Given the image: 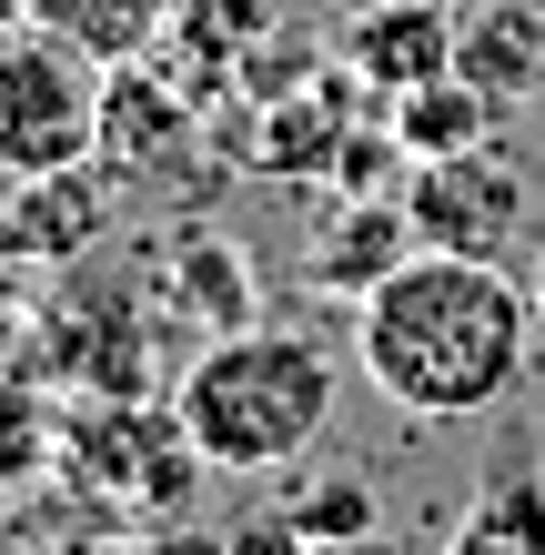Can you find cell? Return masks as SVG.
I'll use <instances>...</instances> for the list:
<instances>
[{"mask_svg": "<svg viewBox=\"0 0 545 555\" xmlns=\"http://www.w3.org/2000/svg\"><path fill=\"white\" fill-rule=\"evenodd\" d=\"M222 555H313V535H303L294 515L273 505V515H243V526L222 535Z\"/></svg>", "mask_w": 545, "mask_h": 555, "instance_id": "obj_18", "label": "cell"}, {"mask_svg": "<svg viewBox=\"0 0 545 555\" xmlns=\"http://www.w3.org/2000/svg\"><path fill=\"white\" fill-rule=\"evenodd\" d=\"M343 112V91H324V102H273L263 112V142H252V162H263V172H334V152H343V132H354V121H334Z\"/></svg>", "mask_w": 545, "mask_h": 555, "instance_id": "obj_17", "label": "cell"}, {"mask_svg": "<svg viewBox=\"0 0 545 555\" xmlns=\"http://www.w3.org/2000/svg\"><path fill=\"white\" fill-rule=\"evenodd\" d=\"M283 515L313 535V555H364V545H374V526H384V495H374V475L324 465V475H294Z\"/></svg>", "mask_w": 545, "mask_h": 555, "instance_id": "obj_14", "label": "cell"}, {"mask_svg": "<svg viewBox=\"0 0 545 555\" xmlns=\"http://www.w3.org/2000/svg\"><path fill=\"white\" fill-rule=\"evenodd\" d=\"M61 454H72V475H81V495L121 515V526H163V515L192 505V485H203L212 465L192 454L182 435V414H152L142 395H112V404H72L61 414Z\"/></svg>", "mask_w": 545, "mask_h": 555, "instance_id": "obj_3", "label": "cell"}, {"mask_svg": "<svg viewBox=\"0 0 545 555\" xmlns=\"http://www.w3.org/2000/svg\"><path fill=\"white\" fill-rule=\"evenodd\" d=\"M364 555H374V545H364Z\"/></svg>", "mask_w": 545, "mask_h": 555, "instance_id": "obj_20", "label": "cell"}, {"mask_svg": "<svg viewBox=\"0 0 545 555\" xmlns=\"http://www.w3.org/2000/svg\"><path fill=\"white\" fill-rule=\"evenodd\" d=\"M495 121L505 102L485 81H465V72H434V81H414L384 102V132H394L404 162H444V152H475V142H495Z\"/></svg>", "mask_w": 545, "mask_h": 555, "instance_id": "obj_12", "label": "cell"}, {"mask_svg": "<svg viewBox=\"0 0 545 555\" xmlns=\"http://www.w3.org/2000/svg\"><path fill=\"white\" fill-rule=\"evenodd\" d=\"M142 374H152V344L121 283L81 273L41 304V384H61L72 404H112V395H142Z\"/></svg>", "mask_w": 545, "mask_h": 555, "instance_id": "obj_5", "label": "cell"}, {"mask_svg": "<svg viewBox=\"0 0 545 555\" xmlns=\"http://www.w3.org/2000/svg\"><path fill=\"white\" fill-rule=\"evenodd\" d=\"M30 30H51V41H72L81 61H152L172 41V0H21Z\"/></svg>", "mask_w": 545, "mask_h": 555, "instance_id": "obj_13", "label": "cell"}, {"mask_svg": "<svg viewBox=\"0 0 545 555\" xmlns=\"http://www.w3.org/2000/svg\"><path fill=\"white\" fill-rule=\"evenodd\" d=\"M444 555H545V485H485L455 515Z\"/></svg>", "mask_w": 545, "mask_h": 555, "instance_id": "obj_16", "label": "cell"}, {"mask_svg": "<svg viewBox=\"0 0 545 555\" xmlns=\"http://www.w3.org/2000/svg\"><path fill=\"white\" fill-rule=\"evenodd\" d=\"M152 304L182 313L192 334H243L252 323V263H243V243H222V233H172L163 253H152Z\"/></svg>", "mask_w": 545, "mask_h": 555, "instance_id": "obj_8", "label": "cell"}, {"mask_svg": "<svg viewBox=\"0 0 545 555\" xmlns=\"http://www.w3.org/2000/svg\"><path fill=\"white\" fill-rule=\"evenodd\" d=\"M172 414L212 475H294L334 424V353L313 334H212L172 384Z\"/></svg>", "mask_w": 545, "mask_h": 555, "instance_id": "obj_2", "label": "cell"}, {"mask_svg": "<svg viewBox=\"0 0 545 555\" xmlns=\"http://www.w3.org/2000/svg\"><path fill=\"white\" fill-rule=\"evenodd\" d=\"M404 212H414V243H434V253H485V263H505V243L525 233V172H516L495 142L444 152V162H414Z\"/></svg>", "mask_w": 545, "mask_h": 555, "instance_id": "obj_6", "label": "cell"}, {"mask_svg": "<svg viewBox=\"0 0 545 555\" xmlns=\"http://www.w3.org/2000/svg\"><path fill=\"white\" fill-rule=\"evenodd\" d=\"M455 72L485 81L495 102L535 91V72H545V21H535V11H475L465 41H455Z\"/></svg>", "mask_w": 545, "mask_h": 555, "instance_id": "obj_15", "label": "cell"}, {"mask_svg": "<svg viewBox=\"0 0 545 555\" xmlns=\"http://www.w3.org/2000/svg\"><path fill=\"white\" fill-rule=\"evenodd\" d=\"M91 152H102V61L21 21L0 41V172H81Z\"/></svg>", "mask_w": 545, "mask_h": 555, "instance_id": "obj_4", "label": "cell"}, {"mask_svg": "<svg viewBox=\"0 0 545 555\" xmlns=\"http://www.w3.org/2000/svg\"><path fill=\"white\" fill-rule=\"evenodd\" d=\"M102 243V192L91 172H30L0 212V263H81Z\"/></svg>", "mask_w": 545, "mask_h": 555, "instance_id": "obj_9", "label": "cell"}, {"mask_svg": "<svg viewBox=\"0 0 545 555\" xmlns=\"http://www.w3.org/2000/svg\"><path fill=\"white\" fill-rule=\"evenodd\" d=\"M404 253H414V212H404V192H394V203H374V192H343V203L324 212V233H313V283H324V293H354V304H364V293L404 263Z\"/></svg>", "mask_w": 545, "mask_h": 555, "instance_id": "obj_10", "label": "cell"}, {"mask_svg": "<svg viewBox=\"0 0 545 555\" xmlns=\"http://www.w3.org/2000/svg\"><path fill=\"white\" fill-rule=\"evenodd\" d=\"M455 41H465V21L444 11V0H364V11L343 21V72L394 102V91L455 72Z\"/></svg>", "mask_w": 545, "mask_h": 555, "instance_id": "obj_7", "label": "cell"}, {"mask_svg": "<svg viewBox=\"0 0 545 555\" xmlns=\"http://www.w3.org/2000/svg\"><path fill=\"white\" fill-rule=\"evenodd\" d=\"M192 142V91L163 81V61H112L102 72V162H172Z\"/></svg>", "mask_w": 545, "mask_h": 555, "instance_id": "obj_11", "label": "cell"}, {"mask_svg": "<svg viewBox=\"0 0 545 555\" xmlns=\"http://www.w3.org/2000/svg\"><path fill=\"white\" fill-rule=\"evenodd\" d=\"M525 353H535V293L485 253L414 243L354 313V364L414 424H465L505 404L525 384Z\"/></svg>", "mask_w": 545, "mask_h": 555, "instance_id": "obj_1", "label": "cell"}, {"mask_svg": "<svg viewBox=\"0 0 545 555\" xmlns=\"http://www.w3.org/2000/svg\"><path fill=\"white\" fill-rule=\"evenodd\" d=\"M525 293H535V323H545V243H535V273H525Z\"/></svg>", "mask_w": 545, "mask_h": 555, "instance_id": "obj_19", "label": "cell"}]
</instances>
